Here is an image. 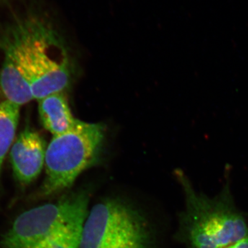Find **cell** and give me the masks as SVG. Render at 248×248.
Masks as SVG:
<instances>
[{"mask_svg": "<svg viewBox=\"0 0 248 248\" xmlns=\"http://www.w3.org/2000/svg\"><path fill=\"white\" fill-rule=\"evenodd\" d=\"M0 47L12 53L22 67L34 99L63 92L69 85L71 65L66 45L45 18H17L0 35Z\"/></svg>", "mask_w": 248, "mask_h": 248, "instance_id": "6da1fadb", "label": "cell"}, {"mask_svg": "<svg viewBox=\"0 0 248 248\" xmlns=\"http://www.w3.org/2000/svg\"><path fill=\"white\" fill-rule=\"evenodd\" d=\"M180 182L186 199L181 232L191 247L224 248L248 236L247 223L235 208L228 188L210 199L196 192L182 176Z\"/></svg>", "mask_w": 248, "mask_h": 248, "instance_id": "7a4b0ae2", "label": "cell"}, {"mask_svg": "<svg viewBox=\"0 0 248 248\" xmlns=\"http://www.w3.org/2000/svg\"><path fill=\"white\" fill-rule=\"evenodd\" d=\"M105 138L102 124L78 120L69 131L54 136L45 156L46 177L39 195L46 197L69 188L100 157Z\"/></svg>", "mask_w": 248, "mask_h": 248, "instance_id": "3957f363", "label": "cell"}, {"mask_svg": "<svg viewBox=\"0 0 248 248\" xmlns=\"http://www.w3.org/2000/svg\"><path fill=\"white\" fill-rule=\"evenodd\" d=\"M152 234L141 212L119 199L93 205L85 219L80 248H151Z\"/></svg>", "mask_w": 248, "mask_h": 248, "instance_id": "277c9868", "label": "cell"}, {"mask_svg": "<svg viewBox=\"0 0 248 248\" xmlns=\"http://www.w3.org/2000/svg\"><path fill=\"white\" fill-rule=\"evenodd\" d=\"M89 195L80 192L56 203L45 204L24 212L4 235V248H33L60 231L76 215L88 210Z\"/></svg>", "mask_w": 248, "mask_h": 248, "instance_id": "5b68a950", "label": "cell"}, {"mask_svg": "<svg viewBox=\"0 0 248 248\" xmlns=\"http://www.w3.org/2000/svg\"><path fill=\"white\" fill-rule=\"evenodd\" d=\"M46 148L42 137L30 128L24 129L14 140L10 159L15 177L22 185H29L40 175Z\"/></svg>", "mask_w": 248, "mask_h": 248, "instance_id": "8992f818", "label": "cell"}, {"mask_svg": "<svg viewBox=\"0 0 248 248\" xmlns=\"http://www.w3.org/2000/svg\"><path fill=\"white\" fill-rule=\"evenodd\" d=\"M2 50L4 58L0 71V91L5 101L21 107L34 99L32 89L14 55L6 49Z\"/></svg>", "mask_w": 248, "mask_h": 248, "instance_id": "52a82bcc", "label": "cell"}, {"mask_svg": "<svg viewBox=\"0 0 248 248\" xmlns=\"http://www.w3.org/2000/svg\"><path fill=\"white\" fill-rule=\"evenodd\" d=\"M41 123L54 136L71 130L78 120L73 117L63 92L49 94L38 100Z\"/></svg>", "mask_w": 248, "mask_h": 248, "instance_id": "ba28073f", "label": "cell"}, {"mask_svg": "<svg viewBox=\"0 0 248 248\" xmlns=\"http://www.w3.org/2000/svg\"><path fill=\"white\" fill-rule=\"evenodd\" d=\"M89 210H85L33 248H80L81 232Z\"/></svg>", "mask_w": 248, "mask_h": 248, "instance_id": "9c48e42d", "label": "cell"}, {"mask_svg": "<svg viewBox=\"0 0 248 248\" xmlns=\"http://www.w3.org/2000/svg\"><path fill=\"white\" fill-rule=\"evenodd\" d=\"M20 107L8 102H0V172L5 156L11 150L19 119Z\"/></svg>", "mask_w": 248, "mask_h": 248, "instance_id": "30bf717a", "label": "cell"}, {"mask_svg": "<svg viewBox=\"0 0 248 248\" xmlns=\"http://www.w3.org/2000/svg\"><path fill=\"white\" fill-rule=\"evenodd\" d=\"M226 248H248V235L234 244L230 245Z\"/></svg>", "mask_w": 248, "mask_h": 248, "instance_id": "8fae6325", "label": "cell"}]
</instances>
